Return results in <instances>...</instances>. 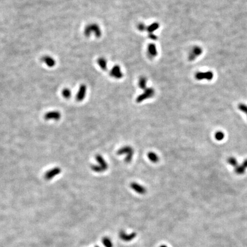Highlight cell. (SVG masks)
<instances>
[{"label":"cell","instance_id":"obj_28","mask_svg":"<svg viewBox=\"0 0 247 247\" xmlns=\"http://www.w3.org/2000/svg\"><path fill=\"white\" fill-rule=\"evenodd\" d=\"M160 247H167L166 246H165V245H163V246H161Z\"/></svg>","mask_w":247,"mask_h":247},{"label":"cell","instance_id":"obj_29","mask_svg":"<svg viewBox=\"0 0 247 247\" xmlns=\"http://www.w3.org/2000/svg\"></svg>","mask_w":247,"mask_h":247},{"label":"cell","instance_id":"obj_5","mask_svg":"<svg viewBox=\"0 0 247 247\" xmlns=\"http://www.w3.org/2000/svg\"><path fill=\"white\" fill-rule=\"evenodd\" d=\"M203 49L200 46H194L191 49V52H189V56H188L189 60L191 61L195 60L197 57H199L203 53Z\"/></svg>","mask_w":247,"mask_h":247},{"label":"cell","instance_id":"obj_11","mask_svg":"<svg viewBox=\"0 0 247 247\" xmlns=\"http://www.w3.org/2000/svg\"><path fill=\"white\" fill-rule=\"evenodd\" d=\"M119 236L122 240L128 242L134 239L136 236V233L133 232L128 234L125 233L123 231H121L119 233Z\"/></svg>","mask_w":247,"mask_h":247},{"label":"cell","instance_id":"obj_2","mask_svg":"<svg viewBox=\"0 0 247 247\" xmlns=\"http://www.w3.org/2000/svg\"><path fill=\"white\" fill-rule=\"evenodd\" d=\"M117 154L118 155H123L126 154V157L125 161L126 163H130L133 158L134 154V150L130 146H125L119 149L117 152Z\"/></svg>","mask_w":247,"mask_h":247},{"label":"cell","instance_id":"obj_15","mask_svg":"<svg viewBox=\"0 0 247 247\" xmlns=\"http://www.w3.org/2000/svg\"><path fill=\"white\" fill-rule=\"evenodd\" d=\"M148 53L151 57H154L157 55V49L155 44H150L148 46Z\"/></svg>","mask_w":247,"mask_h":247},{"label":"cell","instance_id":"obj_18","mask_svg":"<svg viewBox=\"0 0 247 247\" xmlns=\"http://www.w3.org/2000/svg\"><path fill=\"white\" fill-rule=\"evenodd\" d=\"M148 159L150 160V161L153 163H156L159 160V158L158 156L157 155V154H156L154 152H151L149 153H148Z\"/></svg>","mask_w":247,"mask_h":247},{"label":"cell","instance_id":"obj_12","mask_svg":"<svg viewBox=\"0 0 247 247\" xmlns=\"http://www.w3.org/2000/svg\"><path fill=\"white\" fill-rule=\"evenodd\" d=\"M131 187L133 190L140 194H144L147 192V190L144 187L141 185L137 182H132L131 184Z\"/></svg>","mask_w":247,"mask_h":247},{"label":"cell","instance_id":"obj_17","mask_svg":"<svg viewBox=\"0 0 247 247\" xmlns=\"http://www.w3.org/2000/svg\"><path fill=\"white\" fill-rule=\"evenodd\" d=\"M147 85V79L145 77H140L138 81V86L141 89H146Z\"/></svg>","mask_w":247,"mask_h":247},{"label":"cell","instance_id":"obj_1","mask_svg":"<svg viewBox=\"0 0 247 247\" xmlns=\"http://www.w3.org/2000/svg\"><path fill=\"white\" fill-rule=\"evenodd\" d=\"M84 35L89 37L91 34H94L97 38H100L102 35V31L100 26L96 23H92L88 25L84 30Z\"/></svg>","mask_w":247,"mask_h":247},{"label":"cell","instance_id":"obj_4","mask_svg":"<svg viewBox=\"0 0 247 247\" xmlns=\"http://www.w3.org/2000/svg\"><path fill=\"white\" fill-rule=\"evenodd\" d=\"M195 79L197 80H204L211 81L214 77V74L211 71L207 72H199L196 73Z\"/></svg>","mask_w":247,"mask_h":247},{"label":"cell","instance_id":"obj_20","mask_svg":"<svg viewBox=\"0 0 247 247\" xmlns=\"http://www.w3.org/2000/svg\"><path fill=\"white\" fill-rule=\"evenodd\" d=\"M62 95L66 99L70 98L72 96V91L69 88H65L62 91Z\"/></svg>","mask_w":247,"mask_h":247},{"label":"cell","instance_id":"obj_6","mask_svg":"<svg viewBox=\"0 0 247 247\" xmlns=\"http://www.w3.org/2000/svg\"><path fill=\"white\" fill-rule=\"evenodd\" d=\"M61 172V168L58 167L53 168L48 171H47L45 175H44V178L46 180H50L52 178H54L56 176L58 175Z\"/></svg>","mask_w":247,"mask_h":247},{"label":"cell","instance_id":"obj_10","mask_svg":"<svg viewBox=\"0 0 247 247\" xmlns=\"http://www.w3.org/2000/svg\"><path fill=\"white\" fill-rule=\"evenodd\" d=\"M41 61L48 67L53 68L56 64V61L55 58L52 56L45 55L42 57Z\"/></svg>","mask_w":247,"mask_h":247},{"label":"cell","instance_id":"obj_25","mask_svg":"<svg viewBox=\"0 0 247 247\" xmlns=\"http://www.w3.org/2000/svg\"><path fill=\"white\" fill-rule=\"evenodd\" d=\"M238 108L241 112L246 114L247 116V105L244 104H240L238 105Z\"/></svg>","mask_w":247,"mask_h":247},{"label":"cell","instance_id":"obj_7","mask_svg":"<svg viewBox=\"0 0 247 247\" xmlns=\"http://www.w3.org/2000/svg\"><path fill=\"white\" fill-rule=\"evenodd\" d=\"M61 113L57 110L49 112L44 115V119L46 120L58 121L61 119Z\"/></svg>","mask_w":247,"mask_h":247},{"label":"cell","instance_id":"obj_3","mask_svg":"<svg viewBox=\"0 0 247 247\" xmlns=\"http://www.w3.org/2000/svg\"><path fill=\"white\" fill-rule=\"evenodd\" d=\"M154 95V90L152 88H147L144 90L143 93L140 95L136 98V102L138 103L141 102L145 100L150 98Z\"/></svg>","mask_w":247,"mask_h":247},{"label":"cell","instance_id":"obj_21","mask_svg":"<svg viewBox=\"0 0 247 247\" xmlns=\"http://www.w3.org/2000/svg\"><path fill=\"white\" fill-rule=\"evenodd\" d=\"M91 169L95 172L96 173H101L102 172H104L103 169L98 165L93 164L91 166Z\"/></svg>","mask_w":247,"mask_h":247},{"label":"cell","instance_id":"obj_22","mask_svg":"<svg viewBox=\"0 0 247 247\" xmlns=\"http://www.w3.org/2000/svg\"><path fill=\"white\" fill-rule=\"evenodd\" d=\"M102 243L105 247H113L112 243L108 237H104L102 240Z\"/></svg>","mask_w":247,"mask_h":247},{"label":"cell","instance_id":"obj_13","mask_svg":"<svg viewBox=\"0 0 247 247\" xmlns=\"http://www.w3.org/2000/svg\"><path fill=\"white\" fill-rule=\"evenodd\" d=\"M96 160L98 164V165L103 169L104 171L107 170L108 168V165L101 155L97 154L96 156Z\"/></svg>","mask_w":247,"mask_h":247},{"label":"cell","instance_id":"obj_16","mask_svg":"<svg viewBox=\"0 0 247 247\" xmlns=\"http://www.w3.org/2000/svg\"><path fill=\"white\" fill-rule=\"evenodd\" d=\"M97 62L98 66L102 70H103L104 71L107 70L108 63H107V61L105 58H104V57H100L97 59Z\"/></svg>","mask_w":247,"mask_h":247},{"label":"cell","instance_id":"obj_8","mask_svg":"<svg viewBox=\"0 0 247 247\" xmlns=\"http://www.w3.org/2000/svg\"><path fill=\"white\" fill-rule=\"evenodd\" d=\"M110 75L116 79H120L123 78V76L121 68L119 65H115L112 68L110 72Z\"/></svg>","mask_w":247,"mask_h":247},{"label":"cell","instance_id":"obj_24","mask_svg":"<svg viewBox=\"0 0 247 247\" xmlns=\"http://www.w3.org/2000/svg\"><path fill=\"white\" fill-rule=\"evenodd\" d=\"M228 163L229 164L231 165H232V166H234V168L238 165L237 164V160H236V159H235V158H234V157H229L228 159Z\"/></svg>","mask_w":247,"mask_h":247},{"label":"cell","instance_id":"obj_26","mask_svg":"<svg viewBox=\"0 0 247 247\" xmlns=\"http://www.w3.org/2000/svg\"><path fill=\"white\" fill-rule=\"evenodd\" d=\"M138 29L140 30V31H141V32H143V31H144V30H147V27H146L145 26V25L144 24H143V23H141V24H139L138 25Z\"/></svg>","mask_w":247,"mask_h":247},{"label":"cell","instance_id":"obj_14","mask_svg":"<svg viewBox=\"0 0 247 247\" xmlns=\"http://www.w3.org/2000/svg\"><path fill=\"white\" fill-rule=\"evenodd\" d=\"M247 168V160H246L242 164L240 165H239L238 164L235 167V172L237 175H242L244 173Z\"/></svg>","mask_w":247,"mask_h":247},{"label":"cell","instance_id":"obj_23","mask_svg":"<svg viewBox=\"0 0 247 247\" xmlns=\"http://www.w3.org/2000/svg\"><path fill=\"white\" fill-rule=\"evenodd\" d=\"M224 136H225V135H224V133H223V132H221V131L217 132L215 133V138H216L217 140H218V141H221V140H223V139H224Z\"/></svg>","mask_w":247,"mask_h":247},{"label":"cell","instance_id":"obj_19","mask_svg":"<svg viewBox=\"0 0 247 247\" xmlns=\"http://www.w3.org/2000/svg\"><path fill=\"white\" fill-rule=\"evenodd\" d=\"M159 27H160V25L158 22H153V24H152L149 26H148L147 27V30L149 33H153V32H154L155 30H156L159 29Z\"/></svg>","mask_w":247,"mask_h":247},{"label":"cell","instance_id":"obj_9","mask_svg":"<svg viewBox=\"0 0 247 247\" xmlns=\"http://www.w3.org/2000/svg\"><path fill=\"white\" fill-rule=\"evenodd\" d=\"M86 90L87 87L85 84H82L80 86V88L76 96V99L77 101L81 102L84 100L86 94Z\"/></svg>","mask_w":247,"mask_h":247},{"label":"cell","instance_id":"obj_27","mask_svg":"<svg viewBox=\"0 0 247 247\" xmlns=\"http://www.w3.org/2000/svg\"><path fill=\"white\" fill-rule=\"evenodd\" d=\"M149 37L151 39V40H155L157 39V36L156 35H154L153 33H149Z\"/></svg>","mask_w":247,"mask_h":247}]
</instances>
